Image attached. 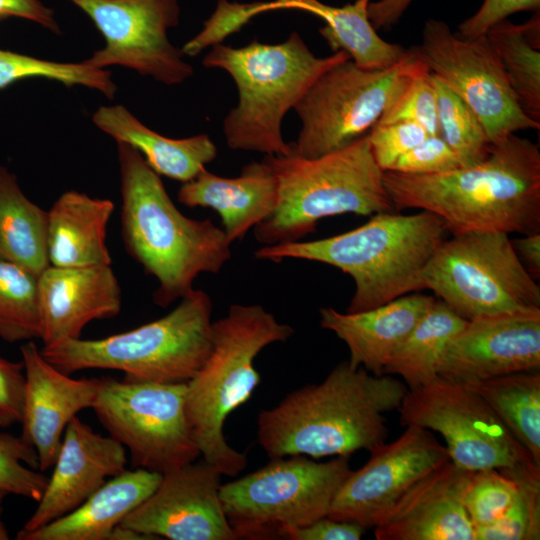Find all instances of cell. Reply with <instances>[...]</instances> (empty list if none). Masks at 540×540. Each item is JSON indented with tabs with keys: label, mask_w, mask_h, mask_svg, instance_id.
Here are the masks:
<instances>
[{
	"label": "cell",
	"mask_w": 540,
	"mask_h": 540,
	"mask_svg": "<svg viewBox=\"0 0 540 540\" xmlns=\"http://www.w3.org/2000/svg\"><path fill=\"white\" fill-rule=\"evenodd\" d=\"M436 90L440 135L457 154L462 167L482 162L491 143L475 112L437 76L431 73Z\"/></svg>",
	"instance_id": "obj_36"
},
{
	"label": "cell",
	"mask_w": 540,
	"mask_h": 540,
	"mask_svg": "<svg viewBox=\"0 0 540 540\" xmlns=\"http://www.w3.org/2000/svg\"><path fill=\"white\" fill-rule=\"evenodd\" d=\"M352 472L348 456L315 462L303 455L272 458L264 467L220 486V500L236 536L284 538L328 515Z\"/></svg>",
	"instance_id": "obj_9"
},
{
	"label": "cell",
	"mask_w": 540,
	"mask_h": 540,
	"mask_svg": "<svg viewBox=\"0 0 540 540\" xmlns=\"http://www.w3.org/2000/svg\"><path fill=\"white\" fill-rule=\"evenodd\" d=\"M162 474L143 468L124 470L106 481L72 512L19 540H109L113 529L158 487Z\"/></svg>",
	"instance_id": "obj_25"
},
{
	"label": "cell",
	"mask_w": 540,
	"mask_h": 540,
	"mask_svg": "<svg viewBox=\"0 0 540 540\" xmlns=\"http://www.w3.org/2000/svg\"><path fill=\"white\" fill-rule=\"evenodd\" d=\"M467 320L441 300H435L405 340L392 353L383 374L400 376L408 390L438 377L437 364L449 341Z\"/></svg>",
	"instance_id": "obj_30"
},
{
	"label": "cell",
	"mask_w": 540,
	"mask_h": 540,
	"mask_svg": "<svg viewBox=\"0 0 540 540\" xmlns=\"http://www.w3.org/2000/svg\"><path fill=\"white\" fill-rule=\"evenodd\" d=\"M26 378L23 362L0 356V427L21 423L24 409Z\"/></svg>",
	"instance_id": "obj_43"
},
{
	"label": "cell",
	"mask_w": 540,
	"mask_h": 540,
	"mask_svg": "<svg viewBox=\"0 0 540 540\" xmlns=\"http://www.w3.org/2000/svg\"><path fill=\"white\" fill-rule=\"evenodd\" d=\"M92 122L116 142L136 149L157 174L182 183L194 179L217 155L216 145L207 134L182 139L165 137L122 105L100 106Z\"/></svg>",
	"instance_id": "obj_27"
},
{
	"label": "cell",
	"mask_w": 540,
	"mask_h": 540,
	"mask_svg": "<svg viewBox=\"0 0 540 540\" xmlns=\"http://www.w3.org/2000/svg\"><path fill=\"white\" fill-rule=\"evenodd\" d=\"M512 246L526 270L535 279L540 277V232L511 239Z\"/></svg>",
	"instance_id": "obj_48"
},
{
	"label": "cell",
	"mask_w": 540,
	"mask_h": 540,
	"mask_svg": "<svg viewBox=\"0 0 540 540\" xmlns=\"http://www.w3.org/2000/svg\"><path fill=\"white\" fill-rule=\"evenodd\" d=\"M113 211L110 199L91 197L76 190L61 194L48 211L50 265H111L106 234Z\"/></svg>",
	"instance_id": "obj_26"
},
{
	"label": "cell",
	"mask_w": 540,
	"mask_h": 540,
	"mask_svg": "<svg viewBox=\"0 0 540 540\" xmlns=\"http://www.w3.org/2000/svg\"><path fill=\"white\" fill-rule=\"evenodd\" d=\"M37 287L43 346L78 339L89 322L111 319L121 310L111 265H50L37 277Z\"/></svg>",
	"instance_id": "obj_22"
},
{
	"label": "cell",
	"mask_w": 540,
	"mask_h": 540,
	"mask_svg": "<svg viewBox=\"0 0 540 540\" xmlns=\"http://www.w3.org/2000/svg\"><path fill=\"white\" fill-rule=\"evenodd\" d=\"M293 334L290 325L278 322L258 304H232L224 317L212 322L210 353L186 382L185 411L202 459L221 475L237 476L248 463L227 443L223 427L260 383L256 356Z\"/></svg>",
	"instance_id": "obj_5"
},
{
	"label": "cell",
	"mask_w": 540,
	"mask_h": 540,
	"mask_svg": "<svg viewBox=\"0 0 540 540\" xmlns=\"http://www.w3.org/2000/svg\"><path fill=\"white\" fill-rule=\"evenodd\" d=\"M449 460L445 446L432 431L406 426L396 440L371 450L365 465L350 473L327 516L373 528L378 517L411 486Z\"/></svg>",
	"instance_id": "obj_16"
},
{
	"label": "cell",
	"mask_w": 540,
	"mask_h": 540,
	"mask_svg": "<svg viewBox=\"0 0 540 540\" xmlns=\"http://www.w3.org/2000/svg\"><path fill=\"white\" fill-rule=\"evenodd\" d=\"M540 368V309L467 321L449 341L439 376L471 383Z\"/></svg>",
	"instance_id": "obj_18"
},
{
	"label": "cell",
	"mask_w": 540,
	"mask_h": 540,
	"mask_svg": "<svg viewBox=\"0 0 540 540\" xmlns=\"http://www.w3.org/2000/svg\"><path fill=\"white\" fill-rule=\"evenodd\" d=\"M397 411L404 426L440 433L450 460L465 470L534 461L483 398L462 383L438 376L408 390Z\"/></svg>",
	"instance_id": "obj_13"
},
{
	"label": "cell",
	"mask_w": 540,
	"mask_h": 540,
	"mask_svg": "<svg viewBox=\"0 0 540 540\" xmlns=\"http://www.w3.org/2000/svg\"><path fill=\"white\" fill-rule=\"evenodd\" d=\"M462 384L483 398L540 465L539 371L515 372Z\"/></svg>",
	"instance_id": "obj_31"
},
{
	"label": "cell",
	"mask_w": 540,
	"mask_h": 540,
	"mask_svg": "<svg viewBox=\"0 0 540 540\" xmlns=\"http://www.w3.org/2000/svg\"><path fill=\"white\" fill-rule=\"evenodd\" d=\"M263 2L236 3L219 0L203 29L182 47L184 55L195 56L209 46L221 43L250 19L263 13Z\"/></svg>",
	"instance_id": "obj_39"
},
{
	"label": "cell",
	"mask_w": 540,
	"mask_h": 540,
	"mask_svg": "<svg viewBox=\"0 0 540 540\" xmlns=\"http://www.w3.org/2000/svg\"><path fill=\"white\" fill-rule=\"evenodd\" d=\"M20 352L26 378L20 438L35 449L44 472L56 461L68 423L93 407L100 379L71 378L48 362L33 340L21 345Z\"/></svg>",
	"instance_id": "obj_19"
},
{
	"label": "cell",
	"mask_w": 540,
	"mask_h": 540,
	"mask_svg": "<svg viewBox=\"0 0 540 540\" xmlns=\"http://www.w3.org/2000/svg\"><path fill=\"white\" fill-rule=\"evenodd\" d=\"M383 184L395 210L431 212L452 235L540 232V150L516 134L476 165L428 175L383 171Z\"/></svg>",
	"instance_id": "obj_1"
},
{
	"label": "cell",
	"mask_w": 540,
	"mask_h": 540,
	"mask_svg": "<svg viewBox=\"0 0 540 540\" xmlns=\"http://www.w3.org/2000/svg\"><path fill=\"white\" fill-rule=\"evenodd\" d=\"M116 143L124 246L157 280L154 303L168 307L194 289L199 274L222 270L232 256L231 242L210 219L185 216L143 156L126 143Z\"/></svg>",
	"instance_id": "obj_3"
},
{
	"label": "cell",
	"mask_w": 540,
	"mask_h": 540,
	"mask_svg": "<svg viewBox=\"0 0 540 540\" xmlns=\"http://www.w3.org/2000/svg\"><path fill=\"white\" fill-rule=\"evenodd\" d=\"M413 0H377L370 1L368 17L373 27L386 29L396 24Z\"/></svg>",
	"instance_id": "obj_47"
},
{
	"label": "cell",
	"mask_w": 540,
	"mask_h": 540,
	"mask_svg": "<svg viewBox=\"0 0 540 540\" xmlns=\"http://www.w3.org/2000/svg\"><path fill=\"white\" fill-rule=\"evenodd\" d=\"M82 10L105 40L86 61L98 68L119 65L166 85L193 75L167 32L180 21L178 0H68Z\"/></svg>",
	"instance_id": "obj_15"
},
{
	"label": "cell",
	"mask_w": 540,
	"mask_h": 540,
	"mask_svg": "<svg viewBox=\"0 0 540 540\" xmlns=\"http://www.w3.org/2000/svg\"><path fill=\"white\" fill-rule=\"evenodd\" d=\"M126 448L74 417L38 506L19 532H31L72 512L126 467Z\"/></svg>",
	"instance_id": "obj_20"
},
{
	"label": "cell",
	"mask_w": 540,
	"mask_h": 540,
	"mask_svg": "<svg viewBox=\"0 0 540 540\" xmlns=\"http://www.w3.org/2000/svg\"><path fill=\"white\" fill-rule=\"evenodd\" d=\"M485 35L496 50L522 109L529 117L539 121V11L523 24L502 20L493 25Z\"/></svg>",
	"instance_id": "obj_32"
},
{
	"label": "cell",
	"mask_w": 540,
	"mask_h": 540,
	"mask_svg": "<svg viewBox=\"0 0 540 540\" xmlns=\"http://www.w3.org/2000/svg\"><path fill=\"white\" fill-rule=\"evenodd\" d=\"M10 16L30 20L55 34L61 33L54 11L39 0H0V19Z\"/></svg>",
	"instance_id": "obj_46"
},
{
	"label": "cell",
	"mask_w": 540,
	"mask_h": 540,
	"mask_svg": "<svg viewBox=\"0 0 540 540\" xmlns=\"http://www.w3.org/2000/svg\"><path fill=\"white\" fill-rule=\"evenodd\" d=\"M28 78L54 80L65 86L81 85L97 90L110 99L117 91L111 72L95 67L86 60L78 63L55 62L0 49V89Z\"/></svg>",
	"instance_id": "obj_35"
},
{
	"label": "cell",
	"mask_w": 540,
	"mask_h": 540,
	"mask_svg": "<svg viewBox=\"0 0 540 540\" xmlns=\"http://www.w3.org/2000/svg\"><path fill=\"white\" fill-rule=\"evenodd\" d=\"M186 382L100 378L92 407L110 436L128 449L134 468L160 474L201 456L185 411Z\"/></svg>",
	"instance_id": "obj_12"
},
{
	"label": "cell",
	"mask_w": 540,
	"mask_h": 540,
	"mask_svg": "<svg viewBox=\"0 0 540 540\" xmlns=\"http://www.w3.org/2000/svg\"><path fill=\"white\" fill-rule=\"evenodd\" d=\"M221 476L203 459L164 473L120 525L152 539L235 540L220 500Z\"/></svg>",
	"instance_id": "obj_17"
},
{
	"label": "cell",
	"mask_w": 540,
	"mask_h": 540,
	"mask_svg": "<svg viewBox=\"0 0 540 540\" xmlns=\"http://www.w3.org/2000/svg\"><path fill=\"white\" fill-rule=\"evenodd\" d=\"M460 167L462 164L457 154L439 134L428 135L419 145L402 155L390 171L428 175L445 173Z\"/></svg>",
	"instance_id": "obj_42"
},
{
	"label": "cell",
	"mask_w": 540,
	"mask_h": 540,
	"mask_svg": "<svg viewBox=\"0 0 540 540\" xmlns=\"http://www.w3.org/2000/svg\"><path fill=\"white\" fill-rule=\"evenodd\" d=\"M416 49L430 72L475 112L491 144L519 130L540 128L522 109L486 35L464 38L444 21L428 19Z\"/></svg>",
	"instance_id": "obj_14"
},
{
	"label": "cell",
	"mask_w": 540,
	"mask_h": 540,
	"mask_svg": "<svg viewBox=\"0 0 540 540\" xmlns=\"http://www.w3.org/2000/svg\"><path fill=\"white\" fill-rule=\"evenodd\" d=\"M428 135L424 128L411 122L375 125L367 134L374 160L382 171L390 170L402 155Z\"/></svg>",
	"instance_id": "obj_40"
},
{
	"label": "cell",
	"mask_w": 540,
	"mask_h": 540,
	"mask_svg": "<svg viewBox=\"0 0 540 540\" xmlns=\"http://www.w3.org/2000/svg\"><path fill=\"white\" fill-rule=\"evenodd\" d=\"M407 391L392 375L377 376L343 361L321 383L295 390L261 411L259 444L270 458L370 452L387 439L385 414L399 408Z\"/></svg>",
	"instance_id": "obj_2"
},
{
	"label": "cell",
	"mask_w": 540,
	"mask_h": 540,
	"mask_svg": "<svg viewBox=\"0 0 540 540\" xmlns=\"http://www.w3.org/2000/svg\"><path fill=\"white\" fill-rule=\"evenodd\" d=\"M109 540H152V538L119 524L111 532Z\"/></svg>",
	"instance_id": "obj_49"
},
{
	"label": "cell",
	"mask_w": 540,
	"mask_h": 540,
	"mask_svg": "<svg viewBox=\"0 0 540 540\" xmlns=\"http://www.w3.org/2000/svg\"><path fill=\"white\" fill-rule=\"evenodd\" d=\"M212 301L193 289L167 315L102 339H69L40 349L65 374L85 369L124 372L125 381L187 382L211 350Z\"/></svg>",
	"instance_id": "obj_8"
},
{
	"label": "cell",
	"mask_w": 540,
	"mask_h": 540,
	"mask_svg": "<svg viewBox=\"0 0 540 540\" xmlns=\"http://www.w3.org/2000/svg\"><path fill=\"white\" fill-rule=\"evenodd\" d=\"M371 0H355L341 7L319 0H272L264 2V11L294 9L322 18L319 33L333 52L344 51L359 67L385 69L401 61L409 51L382 39L368 17Z\"/></svg>",
	"instance_id": "obj_28"
},
{
	"label": "cell",
	"mask_w": 540,
	"mask_h": 540,
	"mask_svg": "<svg viewBox=\"0 0 540 540\" xmlns=\"http://www.w3.org/2000/svg\"><path fill=\"white\" fill-rule=\"evenodd\" d=\"M472 471L451 460L411 486L376 520L377 540H475L464 506Z\"/></svg>",
	"instance_id": "obj_21"
},
{
	"label": "cell",
	"mask_w": 540,
	"mask_h": 540,
	"mask_svg": "<svg viewBox=\"0 0 540 540\" xmlns=\"http://www.w3.org/2000/svg\"><path fill=\"white\" fill-rule=\"evenodd\" d=\"M424 65L415 49L385 69H364L348 59L326 70L294 107L301 129L291 143L293 152L314 158L367 135L408 78Z\"/></svg>",
	"instance_id": "obj_11"
},
{
	"label": "cell",
	"mask_w": 540,
	"mask_h": 540,
	"mask_svg": "<svg viewBox=\"0 0 540 540\" xmlns=\"http://www.w3.org/2000/svg\"><path fill=\"white\" fill-rule=\"evenodd\" d=\"M178 201L190 208L215 210L232 243L265 220L278 203V181L274 170L263 159L245 165L239 176L227 178L203 169L181 185Z\"/></svg>",
	"instance_id": "obj_24"
},
{
	"label": "cell",
	"mask_w": 540,
	"mask_h": 540,
	"mask_svg": "<svg viewBox=\"0 0 540 540\" xmlns=\"http://www.w3.org/2000/svg\"><path fill=\"white\" fill-rule=\"evenodd\" d=\"M517 493L515 480L502 469L472 471L464 495V506L474 530L497 521Z\"/></svg>",
	"instance_id": "obj_38"
},
{
	"label": "cell",
	"mask_w": 540,
	"mask_h": 540,
	"mask_svg": "<svg viewBox=\"0 0 540 540\" xmlns=\"http://www.w3.org/2000/svg\"><path fill=\"white\" fill-rule=\"evenodd\" d=\"M7 539H9V534L4 523L2 522L0 518V540H7Z\"/></svg>",
	"instance_id": "obj_50"
},
{
	"label": "cell",
	"mask_w": 540,
	"mask_h": 540,
	"mask_svg": "<svg viewBox=\"0 0 540 540\" xmlns=\"http://www.w3.org/2000/svg\"><path fill=\"white\" fill-rule=\"evenodd\" d=\"M436 299L410 294L361 312L341 313L331 307L319 311L320 326L348 347L349 365L380 376L392 353L405 340Z\"/></svg>",
	"instance_id": "obj_23"
},
{
	"label": "cell",
	"mask_w": 540,
	"mask_h": 540,
	"mask_svg": "<svg viewBox=\"0 0 540 540\" xmlns=\"http://www.w3.org/2000/svg\"><path fill=\"white\" fill-rule=\"evenodd\" d=\"M540 0H483L480 8L458 26V35L476 38L485 35L496 23L522 11L537 12Z\"/></svg>",
	"instance_id": "obj_44"
},
{
	"label": "cell",
	"mask_w": 540,
	"mask_h": 540,
	"mask_svg": "<svg viewBox=\"0 0 540 540\" xmlns=\"http://www.w3.org/2000/svg\"><path fill=\"white\" fill-rule=\"evenodd\" d=\"M446 231L442 219L428 211L381 212L339 235L263 246L254 256L276 263L290 258L316 261L340 269L355 282L346 312H361L423 289L422 273Z\"/></svg>",
	"instance_id": "obj_4"
},
{
	"label": "cell",
	"mask_w": 540,
	"mask_h": 540,
	"mask_svg": "<svg viewBox=\"0 0 540 540\" xmlns=\"http://www.w3.org/2000/svg\"><path fill=\"white\" fill-rule=\"evenodd\" d=\"M264 159L278 181L275 210L254 227L256 240L264 246L299 241L325 217L347 213L372 216L395 210L367 135L314 158L292 150L288 155H266Z\"/></svg>",
	"instance_id": "obj_7"
},
{
	"label": "cell",
	"mask_w": 540,
	"mask_h": 540,
	"mask_svg": "<svg viewBox=\"0 0 540 540\" xmlns=\"http://www.w3.org/2000/svg\"><path fill=\"white\" fill-rule=\"evenodd\" d=\"M47 230L48 211L33 203L15 175L0 165V260L38 277L50 266Z\"/></svg>",
	"instance_id": "obj_29"
},
{
	"label": "cell",
	"mask_w": 540,
	"mask_h": 540,
	"mask_svg": "<svg viewBox=\"0 0 540 540\" xmlns=\"http://www.w3.org/2000/svg\"><path fill=\"white\" fill-rule=\"evenodd\" d=\"M422 284L467 321L540 309V287L503 232L444 239L422 273Z\"/></svg>",
	"instance_id": "obj_10"
},
{
	"label": "cell",
	"mask_w": 540,
	"mask_h": 540,
	"mask_svg": "<svg viewBox=\"0 0 540 540\" xmlns=\"http://www.w3.org/2000/svg\"><path fill=\"white\" fill-rule=\"evenodd\" d=\"M40 336L37 277L0 260V338L16 343Z\"/></svg>",
	"instance_id": "obj_33"
},
{
	"label": "cell",
	"mask_w": 540,
	"mask_h": 540,
	"mask_svg": "<svg viewBox=\"0 0 540 540\" xmlns=\"http://www.w3.org/2000/svg\"><path fill=\"white\" fill-rule=\"evenodd\" d=\"M365 528L358 523L322 517L306 526L288 531L291 540H360Z\"/></svg>",
	"instance_id": "obj_45"
},
{
	"label": "cell",
	"mask_w": 540,
	"mask_h": 540,
	"mask_svg": "<svg viewBox=\"0 0 540 540\" xmlns=\"http://www.w3.org/2000/svg\"><path fill=\"white\" fill-rule=\"evenodd\" d=\"M43 472L22 464L13 436L0 435V490L38 502L48 484Z\"/></svg>",
	"instance_id": "obj_41"
},
{
	"label": "cell",
	"mask_w": 540,
	"mask_h": 540,
	"mask_svg": "<svg viewBox=\"0 0 540 540\" xmlns=\"http://www.w3.org/2000/svg\"><path fill=\"white\" fill-rule=\"evenodd\" d=\"M502 470L515 480L516 496L497 521L475 529V540H539L540 465L528 461Z\"/></svg>",
	"instance_id": "obj_34"
},
{
	"label": "cell",
	"mask_w": 540,
	"mask_h": 540,
	"mask_svg": "<svg viewBox=\"0 0 540 540\" xmlns=\"http://www.w3.org/2000/svg\"><path fill=\"white\" fill-rule=\"evenodd\" d=\"M8 495L6 492L0 490V506L3 502V499L5 498V496Z\"/></svg>",
	"instance_id": "obj_51"
},
{
	"label": "cell",
	"mask_w": 540,
	"mask_h": 540,
	"mask_svg": "<svg viewBox=\"0 0 540 540\" xmlns=\"http://www.w3.org/2000/svg\"><path fill=\"white\" fill-rule=\"evenodd\" d=\"M348 59L344 51L316 57L297 32L279 44L254 40L240 48L213 45L203 65L227 71L238 90V104L223 121L227 145L266 155L290 154L292 145L281 132L284 116L323 72Z\"/></svg>",
	"instance_id": "obj_6"
},
{
	"label": "cell",
	"mask_w": 540,
	"mask_h": 540,
	"mask_svg": "<svg viewBox=\"0 0 540 540\" xmlns=\"http://www.w3.org/2000/svg\"><path fill=\"white\" fill-rule=\"evenodd\" d=\"M411 122L439 135L436 90L425 64L412 74L389 102L376 125Z\"/></svg>",
	"instance_id": "obj_37"
}]
</instances>
